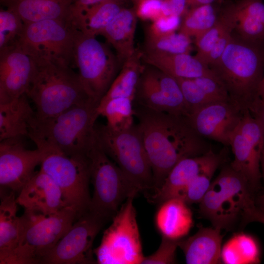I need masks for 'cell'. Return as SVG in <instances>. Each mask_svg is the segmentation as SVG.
I'll return each instance as SVG.
<instances>
[{
  "mask_svg": "<svg viewBox=\"0 0 264 264\" xmlns=\"http://www.w3.org/2000/svg\"><path fill=\"white\" fill-rule=\"evenodd\" d=\"M134 108L151 166L155 191L181 160L202 155L211 147L193 128L187 116L155 111L140 106Z\"/></svg>",
  "mask_w": 264,
  "mask_h": 264,
  "instance_id": "6da1fadb",
  "label": "cell"
},
{
  "mask_svg": "<svg viewBox=\"0 0 264 264\" xmlns=\"http://www.w3.org/2000/svg\"><path fill=\"white\" fill-rule=\"evenodd\" d=\"M209 67L230 99L248 110L264 73V42L249 41L233 32L221 56Z\"/></svg>",
  "mask_w": 264,
  "mask_h": 264,
  "instance_id": "7a4b0ae2",
  "label": "cell"
},
{
  "mask_svg": "<svg viewBox=\"0 0 264 264\" xmlns=\"http://www.w3.org/2000/svg\"><path fill=\"white\" fill-rule=\"evenodd\" d=\"M249 184L230 165L221 170L199 203L200 215L213 227L230 229L240 222L264 223V213L255 205Z\"/></svg>",
  "mask_w": 264,
  "mask_h": 264,
  "instance_id": "3957f363",
  "label": "cell"
},
{
  "mask_svg": "<svg viewBox=\"0 0 264 264\" xmlns=\"http://www.w3.org/2000/svg\"><path fill=\"white\" fill-rule=\"evenodd\" d=\"M98 104L88 100L75 104L58 115L37 121L28 136L37 147H47L69 155L86 154L94 136Z\"/></svg>",
  "mask_w": 264,
  "mask_h": 264,
  "instance_id": "277c9868",
  "label": "cell"
},
{
  "mask_svg": "<svg viewBox=\"0 0 264 264\" xmlns=\"http://www.w3.org/2000/svg\"><path fill=\"white\" fill-rule=\"evenodd\" d=\"M35 62L34 73L26 94L35 105L36 121L51 118L75 104L92 100L73 68Z\"/></svg>",
  "mask_w": 264,
  "mask_h": 264,
  "instance_id": "5b68a950",
  "label": "cell"
},
{
  "mask_svg": "<svg viewBox=\"0 0 264 264\" xmlns=\"http://www.w3.org/2000/svg\"><path fill=\"white\" fill-rule=\"evenodd\" d=\"M86 154L93 186L88 211L107 222L129 197H136L139 192L104 152L95 131Z\"/></svg>",
  "mask_w": 264,
  "mask_h": 264,
  "instance_id": "8992f818",
  "label": "cell"
},
{
  "mask_svg": "<svg viewBox=\"0 0 264 264\" xmlns=\"http://www.w3.org/2000/svg\"><path fill=\"white\" fill-rule=\"evenodd\" d=\"M77 219L65 206L50 215L25 211L19 217V240L12 264H41Z\"/></svg>",
  "mask_w": 264,
  "mask_h": 264,
  "instance_id": "52a82bcc",
  "label": "cell"
},
{
  "mask_svg": "<svg viewBox=\"0 0 264 264\" xmlns=\"http://www.w3.org/2000/svg\"><path fill=\"white\" fill-rule=\"evenodd\" d=\"M95 131L104 152L139 192L152 190V170L138 125L117 131L96 124Z\"/></svg>",
  "mask_w": 264,
  "mask_h": 264,
  "instance_id": "ba28073f",
  "label": "cell"
},
{
  "mask_svg": "<svg viewBox=\"0 0 264 264\" xmlns=\"http://www.w3.org/2000/svg\"><path fill=\"white\" fill-rule=\"evenodd\" d=\"M75 28L74 67L86 93L99 104L118 74L121 64L106 44Z\"/></svg>",
  "mask_w": 264,
  "mask_h": 264,
  "instance_id": "9c48e42d",
  "label": "cell"
},
{
  "mask_svg": "<svg viewBox=\"0 0 264 264\" xmlns=\"http://www.w3.org/2000/svg\"><path fill=\"white\" fill-rule=\"evenodd\" d=\"M44 153L41 170L49 176L60 189L66 206L72 207L77 219L89 210L90 173L86 154L69 156L47 147H37Z\"/></svg>",
  "mask_w": 264,
  "mask_h": 264,
  "instance_id": "30bf717a",
  "label": "cell"
},
{
  "mask_svg": "<svg viewBox=\"0 0 264 264\" xmlns=\"http://www.w3.org/2000/svg\"><path fill=\"white\" fill-rule=\"evenodd\" d=\"M75 26L71 21L47 20L25 23L18 44L36 62L74 68Z\"/></svg>",
  "mask_w": 264,
  "mask_h": 264,
  "instance_id": "8fae6325",
  "label": "cell"
},
{
  "mask_svg": "<svg viewBox=\"0 0 264 264\" xmlns=\"http://www.w3.org/2000/svg\"><path fill=\"white\" fill-rule=\"evenodd\" d=\"M135 197H129L122 204L94 249L97 264H141L144 256L133 203Z\"/></svg>",
  "mask_w": 264,
  "mask_h": 264,
  "instance_id": "7c38bea8",
  "label": "cell"
},
{
  "mask_svg": "<svg viewBox=\"0 0 264 264\" xmlns=\"http://www.w3.org/2000/svg\"><path fill=\"white\" fill-rule=\"evenodd\" d=\"M106 222L89 211L74 221L41 264H96L93 243Z\"/></svg>",
  "mask_w": 264,
  "mask_h": 264,
  "instance_id": "4fadbf2b",
  "label": "cell"
},
{
  "mask_svg": "<svg viewBox=\"0 0 264 264\" xmlns=\"http://www.w3.org/2000/svg\"><path fill=\"white\" fill-rule=\"evenodd\" d=\"M155 111L188 116L191 109L173 77L148 65L141 73L134 101Z\"/></svg>",
  "mask_w": 264,
  "mask_h": 264,
  "instance_id": "5bb4252c",
  "label": "cell"
},
{
  "mask_svg": "<svg viewBox=\"0 0 264 264\" xmlns=\"http://www.w3.org/2000/svg\"><path fill=\"white\" fill-rule=\"evenodd\" d=\"M229 146L234 155L230 165L244 178L251 188L258 187L261 178L264 132L249 110L244 112Z\"/></svg>",
  "mask_w": 264,
  "mask_h": 264,
  "instance_id": "9a60e30c",
  "label": "cell"
},
{
  "mask_svg": "<svg viewBox=\"0 0 264 264\" xmlns=\"http://www.w3.org/2000/svg\"><path fill=\"white\" fill-rule=\"evenodd\" d=\"M246 110L228 99L195 109L187 117L202 137L228 146Z\"/></svg>",
  "mask_w": 264,
  "mask_h": 264,
  "instance_id": "2e32d148",
  "label": "cell"
},
{
  "mask_svg": "<svg viewBox=\"0 0 264 264\" xmlns=\"http://www.w3.org/2000/svg\"><path fill=\"white\" fill-rule=\"evenodd\" d=\"M21 138H9L0 142V184L11 191L20 192L41 164L44 151L38 148L26 149Z\"/></svg>",
  "mask_w": 264,
  "mask_h": 264,
  "instance_id": "e0dca14e",
  "label": "cell"
},
{
  "mask_svg": "<svg viewBox=\"0 0 264 264\" xmlns=\"http://www.w3.org/2000/svg\"><path fill=\"white\" fill-rule=\"evenodd\" d=\"M223 153H214L212 148L198 156L184 158L170 171L161 186L149 195L150 202L160 205L177 197L194 179L207 173H215L223 161Z\"/></svg>",
  "mask_w": 264,
  "mask_h": 264,
  "instance_id": "ac0fdd59",
  "label": "cell"
},
{
  "mask_svg": "<svg viewBox=\"0 0 264 264\" xmlns=\"http://www.w3.org/2000/svg\"><path fill=\"white\" fill-rule=\"evenodd\" d=\"M35 66L18 43L0 50V103L26 94Z\"/></svg>",
  "mask_w": 264,
  "mask_h": 264,
  "instance_id": "d6986e66",
  "label": "cell"
},
{
  "mask_svg": "<svg viewBox=\"0 0 264 264\" xmlns=\"http://www.w3.org/2000/svg\"><path fill=\"white\" fill-rule=\"evenodd\" d=\"M16 200L25 211L44 215L54 214L66 206L59 186L41 169L23 186Z\"/></svg>",
  "mask_w": 264,
  "mask_h": 264,
  "instance_id": "ffe728a7",
  "label": "cell"
},
{
  "mask_svg": "<svg viewBox=\"0 0 264 264\" xmlns=\"http://www.w3.org/2000/svg\"><path fill=\"white\" fill-rule=\"evenodd\" d=\"M222 235L217 227H201L193 235L178 241L188 264H216L221 262Z\"/></svg>",
  "mask_w": 264,
  "mask_h": 264,
  "instance_id": "44dd1931",
  "label": "cell"
},
{
  "mask_svg": "<svg viewBox=\"0 0 264 264\" xmlns=\"http://www.w3.org/2000/svg\"><path fill=\"white\" fill-rule=\"evenodd\" d=\"M142 60L146 65L155 67L175 78H195L205 76L217 78L207 65L188 53L142 52Z\"/></svg>",
  "mask_w": 264,
  "mask_h": 264,
  "instance_id": "7402d4cb",
  "label": "cell"
},
{
  "mask_svg": "<svg viewBox=\"0 0 264 264\" xmlns=\"http://www.w3.org/2000/svg\"><path fill=\"white\" fill-rule=\"evenodd\" d=\"M137 16L135 6L123 8L101 33L114 48L122 66L135 52L134 37Z\"/></svg>",
  "mask_w": 264,
  "mask_h": 264,
  "instance_id": "603a6c76",
  "label": "cell"
},
{
  "mask_svg": "<svg viewBox=\"0 0 264 264\" xmlns=\"http://www.w3.org/2000/svg\"><path fill=\"white\" fill-rule=\"evenodd\" d=\"M188 205L179 198L169 199L159 205L155 223L162 236L179 240L188 234L193 225V219Z\"/></svg>",
  "mask_w": 264,
  "mask_h": 264,
  "instance_id": "cb8c5ba5",
  "label": "cell"
},
{
  "mask_svg": "<svg viewBox=\"0 0 264 264\" xmlns=\"http://www.w3.org/2000/svg\"><path fill=\"white\" fill-rule=\"evenodd\" d=\"M26 94L0 103V141L28 136L35 118Z\"/></svg>",
  "mask_w": 264,
  "mask_h": 264,
  "instance_id": "d4e9b609",
  "label": "cell"
},
{
  "mask_svg": "<svg viewBox=\"0 0 264 264\" xmlns=\"http://www.w3.org/2000/svg\"><path fill=\"white\" fill-rule=\"evenodd\" d=\"M175 79L191 112L209 103L230 99L224 87L216 77L205 76Z\"/></svg>",
  "mask_w": 264,
  "mask_h": 264,
  "instance_id": "484cf974",
  "label": "cell"
},
{
  "mask_svg": "<svg viewBox=\"0 0 264 264\" xmlns=\"http://www.w3.org/2000/svg\"><path fill=\"white\" fill-rule=\"evenodd\" d=\"M15 193L2 197L0 205V264H12L19 240V217Z\"/></svg>",
  "mask_w": 264,
  "mask_h": 264,
  "instance_id": "4316f807",
  "label": "cell"
},
{
  "mask_svg": "<svg viewBox=\"0 0 264 264\" xmlns=\"http://www.w3.org/2000/svg\"><path fill=\"white\" fill-rule=\"evenodd\" d=\"M73 0H16L6 7L17 13L25 23L47 20H70Z\"/></svg>",
  "mask_w": 264,
  "mask_h": 264,
  "instance_id": "83f0119b",
  "label": "cell"
},
{
  "mask_svg": "<svg viewBox=\"0 0 264 264\" xmlns=\"http://www.w3.org/2000/svg\"><path fill=\"white\" fill-rule=\"evenodd\" d=\"M264 0H239L234 3L236 25L234 32L253 42H264Z\"/></svg>",
  "mask_w": 264,
  "mask_h": 264,
  "instance_id": "f1b7e54d",
  "label": "cell"
},
{
  "mask_svg": "<svg viewBox=\"0 0 264 264\" xmlns=\"http://www.w3.org/2000/svg\"><path fill=\"white\" fill-rule=\"evenodd\" d=\"M143 63L142 52L136 49L134 53L124 62L97 108L116 98L127 97L134 99L139 80L145 66Z\"/></svg>",
  "mask_w": 264,
  "mask_h": 264,
  "instance_id": "f546056e",
  "label": "cell"
},
{
  "mask_svg": "<svg viewBox=\"0 0 264 264\" xmlns=\"http://www.w3.org/2000/svg\"><path fill=\"white\" fill-rule=\"evenodd\" d=\"M126 0H107L83 12L70 21L84 33L96 37L124 7Z\"/></svg>",
  "mask_w": 264,
  "mask_h": 264,
  "instance_id": "4dcf8cb0",
  "label": "cell"
},
{
  "mask_svg": "<svg viewBox=\"0 0 264 264\" xmlns=\"http://www.w3.org/2000/svg\"><path fill=\"white\" fill-rule=\"evenodd\" d=\"M221 261L226 264H255L260 262V250L256 240L243 233L231 238L222 246Z\"/></svg>",
  "mask_w": 264,
  "mask_h": 264,
  "instance_id": "1f68e13d",
  "label": "cell"
},
{
  "mask_svg": "<svg viewBox=\"0 0 264 264\" xmlns=\"http://www.w3.org/2000/svg\"><path fill=\"white\" fill-rule=\"evenodd\" d=\"M235 25L234 3H230L221 10L215 24L195 39L197 50L195 57L206 65L207 56L220 37L226 31L234 30Z\"/></svg>",
  "mask_w": 264,
  "mask_h": 264,
  "instance_id": "d6a6232c",
  "label": "cell"
},
{
  "mask_svg": "<svg viewBox=\"0 0 264 264\" xmlns=\"http://www.w3.org/2000/svg\"><path fill=\"white\" fill-rule=\"evenodd\" d=\"M134 99L118 97L108 101L103 106L97 108L99 117L106 118L107 125L111 129L121 131L127 130L134 125L135 111Z\"/></svg>",
  "mask_w": 264,
  "mask_h": 264,
  "instance_id": "836d02e7",
  "label": "cell"
},
{
  "mask_svg": "<svg viewBox=\"0 0 264 264\" xmlns=\"http://www.w3.org/2000/svg\"><path fill=\"white\" fill-rule=\"evenodd\" d=\"M214 3L190 8L183 16L178 31L195 39L208 30L219 16Z\"/></svg>",
  "mask_w": 264,
  "mask_h": 264,
  "instance_id": "e575fe53",
  "label": "cell"
},
{
  "mask_svg": "<svg viewBox=\"0 0 264 264\" xmlns=\"http://www.w3.org/2000/svg\"><path fill=\"white\" fill-rule=\"evenodd\" d=\"M145 47L143 52L146 53L190 54L192 49V40L178 31L163 36L147 34Z\"/></svg>",
  "mask_w": 264,
  "mask_h": 264,
  "instance_id": "d590c367",
  "label": "cell"
},
{
  "mask_svg": "<svg viewBox=\"0 0 264 264\" xmlns=\"http://www.w3.org/2000/svg\"><path fill=\"white\" fill-rule=\"evenodd\" d=\"M25 23L14 11L6 8L0 11V50L18 43Z\"/></svg>",
  "mask_w": 264,
  "mask_h": 264,
  "instance_id": "8d00e7d4",
  "label": "cell"
},
{
  "mask_svg": "<svg viewBox=\"0 0 264 264\" xmlns=\"http://www.w3.org/2000/svg\"><path fill=\"white\" fill-rule=\"evenodd\" d=\"M214 173L201 174L192 181L177 196L188 204L199 203L211 183Z\"/></svg>",
  "mask_w": 264,
  "mask_h": 264,
  "instance_id": "74e56055",
  "label": "cell"
},
{
  "mask_svg": "<svg viewBox=\"0 0 264 264\" xmlns=\"http://www.w3.org/2000/svg\"><path fill=\"white\" fill-rule=\"evenodd\" d=\"M179 240H172L162 236L161 242L158 249L152 254L144 256L141 264H175Z\"/></svg>",
  "mask_w": 264,
  "mask_h": 264,
  "instance_id": "f35d334b",
  "label": "cell"
},
{
  "mask_svg": "<svg viewBox=\"0 0 264 264\" xmlns=\"http://www.w3.org/2000/svg\"><path fill=\"white\" fill-rule=\"evenodd\" d=\"M138 18L152 22L166 16L164 0H139L135 5Z\"/></svg>",
  "mask_w": 264,
  "mask_h": 264,
  "instance_id": "ab89813d",
  "label": "cell"
},
{
  "mask_svg": "<svg viewBox=\"0 0 264 264\" xmlns=\"http://www.w3.org/2000/svg\"><path fill=\"white\" fill-rule=\"evenodd\" d=\"M181 17L174 15L162 16L152 22L148 29V34L163 36L176 32L178 30Z\"/></svg>",
  "mask_w": 264,
  "mask_h": 264,
  "instance_id": "60d3db41",
  "label": "cell"
},
{
  "mask_svg": "<svg viewBox=\"0 0 264 264\" xmlns=\"http://www.w3.org/2000/svg\"><path fill=\"white\" fill-rule=\"evenodd\" d=\"M107 0H73L70 6L69 20Z\"/></svg>",
  "mask_w": 264,
  "mask_h": 264,
  "instance_id": "b9f144b4",
  "label": "cell"
},
{
  "mask_svg": "<svg viewBox=\"0 0 264 264\" xmlns=\"http://www.w3.org/2000/svg\"><path fill=\"white\" fill-rule=\"evenodd\" d=\"M166 16L182 17L187 12V0H164Z\"/></svg>",
  "mask_w": 264,
  "mask_h": 264,
  "instance_id": "7bdbcfd3",
  "label": "cell"
},
{
  "mask_svg": "<svg viewBox=\"0 0 264 264\" xmlns=\"http://www.w3.org/2000/svg\"><path fill=\"white\" fill-rule=\"evenodd\" d=\"M218 0H187L188 6L190 8L202 5L212 4Z\"/></svg>",
  "mask_w": 264,
  "mask_h": 264,
  "instance_id": "ee69618b",
  "label": "cell"
},
{
  "mask_svg": "<svg viewBox=\"0 0 264 264\" xmlns=\"http://www.w3.org/2000/svg\"><path fill=\"white\" fill-rule=\"evenodd\" d=\"M257 98L264 101V73L259 86Z\"/></svg>",
  "mask_w": 264,
  "mask_h": 264,
  "instance_id": "f6af8a7d",
  "label": "cell"
},
{
  "mask_svg": "<svg viewBox=\"0 0 264 264\" xmlns=\"http://www.w3.org/2000/svg\"><path fill=\"white\" fill-rule=\"evenodd\" d=\"M16 0H0L2 5L6 6L7 5Z\"/></svg>",
  "mask_w": 264,
  "mask_h": 264,
  "instance_id": "bcb514c9",
  "label": "cell"
},
{
  "mask_svg": "<svg viewBox=\"0 0 264 264\" xmlns=\"http://www.w3.org/2000/svg\"><path fill=\"white\" fill-rule=\"evenodd\" d=\"M262 165L263 167V171H264V149L263 150V154H262Z\"/></svg>",
  "mask_w": 264,
  "mask_h": 264,
  "instance_id": "7dc6e473",
  "label": "cell"
},
{
  "mask_svg": "<svg viewBox=\"0 0 264 264\" xmlns=\"http://www.w3.org/2000/svg\"><path fill=\"white\" fill-rule=\"evenodd\" d=\"M131 1H132L133 2H134V3L135 4V5L136 4V3L139 0H131Z\"/></svg>",
  "mask_w": 264,
  "mask_h": 264,
  "instance_id": "c3c4849f",
  "label": "cell"
},
{
  "mask_svg": "<svg viewBox=\"0 0 264 264\" xmlns=\"http://www.w3.org/2000/svg\"><path fill=\"white\" fill-rule=\"evenodd\" d=\"M263 201L264 202V196H263Z\"/></svg>",
  "mask_w": 264,
  "mask_h": 264,
  "instance_id": "681fc988",
  "label": "cell"
},
{
  "mask_svg": "<svg viewBox=\"0 0 264 264\" xmlns=\"http://www.w3.org/2000/svg\"></svg>",
  "mask_w": 264,
  "mask_h": 264,
  "instance_id": "f907efd6",
  "label": "cell"
}]
</instances>
